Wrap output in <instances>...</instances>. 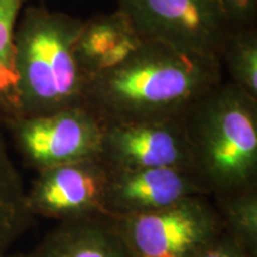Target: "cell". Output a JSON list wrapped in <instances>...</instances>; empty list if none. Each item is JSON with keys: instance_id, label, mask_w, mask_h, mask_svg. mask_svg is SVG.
I'll return each mask as SVG.
<instances>
[{"instance_id": "obj_8", "label": "cell", "mask_w": 257, "mask_h": 257, "mask_svg": "<svg viewBox=\"0 0 257 257\" xmlns=\"http://www.w3.org/2000/svg\"><path fill=\"white\" fill-rule=\"evenodd\" d=\"M100 159L111 170L192 169L184 115L104 124Z\"/></svg>"}, {"instance_id": "obj_6", "label": "cell", "mask_w": 257, "mask_h": 257, "mask_svg": "<svg viewBox=\"0 0 257 257\" xmlns=\"http://www.w3.org/2000/svg\"><path fill=\"white\" fill-rule=\"evenodd\" d=\"M146 41L219 56L230 25L212 0H115Z\"/></svg>"}, {"instance_id": "obj_17", "label": "cell", "mask_w": 257, "mask_h": 257, "mask_svg": "<svg viewBox=\"0 0 257 257\" xmlns=\"http://www.w3.org/2000/svg\"><path fill=\"white\" fill-rule=\"evenodd\" d=\"M198 257H251L223 231Z\"/></svg>"}, {"instance_id": "obj_18", "label": "cell", "mask_w": 257, "mask_h": 257, "mask_svg": "<svg viewBox=\"0 0 257 257\" xmlns=\"http://www.w3.org/2000/svg\"><path fill=\"white\" fill-rule=\"evenodd\" d=\"M0 257H30V253H23V252H16V253H12V252H8L6 255H3Z\"/></svg>"}, {"instance_id": "obj_14", "label": "cell", "mask_w": 257, "mask_h": 257, "mask_svg": "<svg viewBox=\"0 0 257 257\" xmlns=\"http://www.w3.org/2000/svg\"><path fill=\"white\" fill-rule=\"evenodd\" d=\"M221 68L229 81L257 99V27L230 28L221 44Z\"/></svg>"}, {"instance_id": "obj_15", "label": "cell", "mask_w": 257, "mask_h": 257, "mask_svg": "<svg viewBox=\"0 0 257 257\" xmlns=\"http://www.w3.org/2000/svg\"><path fill=\"white\" fill-rule=\"evenodd\" d=\"M211 199L225 232L248 255L257 257V186Z\"/></svg>"}, {"instance_id": "obj_12", "label": "cell", "mask_w": 257, "mask_h": 257, "mask_svg": "<svg viewBox=\"0 0 257 257\" xmlns=\"http://www.w3.org/2000/svg\"><path fill=\"white\" fill-rule=\"evenodd\" d=\"M36 217L27 200V187L0 128V256L10 252Z\"/></svg>"}, {"instance_id": "obj_4", "label": "cell", "mask_w": 257, "mask_h": 257, "mask_svg": "<svg viewBox=\"0 0 257 257\" xmlns=\"http://www.w3.org/2000/svg\"><path fill=\"white\" fill-rule=\"evenodd\" d=\"M131 257H198L223 232L208 195H195L149 213L112 218Z\"/></svg>"}, {"instance_id": "obj_9", "label": "cell", "mask_w": 257, "mask_h": 257, "mask_svg": "<svg viewBox=\"0 0 257 257\" xmlns=\"http://www.w3.org/2000/svg\"><path fill=\"white\" fill-rule=\"evenodd\" d=\"M195 195L208 194L192 169L159 167L112 170L107 210L111 218L149 213Z\"/></svg>"}, {"instance_id": "obj_16", "label": "cell", "mask_w": 257, "mask_h": 257, "mask_svg": "<svg viewBox=\"0 0 257 257\" xmlns=\"http://www.w3.org/2000/svg\"><path fill=\"white\" fill-rule=\"evenodd\" d=\"M230 28L253 27L257 22V0H212Z\"/></svg>"}, {"instance_id": "obj_1", "label": "cell", "mask_w": 257, "mask_h": 257, "mask_svg": "<svg viewBox=\"0 0 257 257\" xmlns=\"http://www.w3.org/2000/svg\"><path fill=\"white\" fill-rule=\"evenodd\" d=\"M223 80L218 57L144 41L119 66L88 80L83 106L102 125L181 117Z\"/></svg>"}, {"instance_id": "obj_11", "label": "cell", "mask_w": 257, "mask_h": 257, "mask_svg": "<svg viewBox=\"0 0 257 257\" xmlns=\"http://www.w3.org/2000/svg\"><path fill=\"white\" fill-rule=\"evenodd\" d=\"M30 257H131L112 218L59 221Z\"/></svg>"}, {"instance_id": "obj_2", "label": "cell", "mask_w": 257, "mask_h": 257, "mask_svg": "<svg viewBox=\"0 0 257 257\" xmlns=\"http://www.w3.org/2000/svg\"><path fill=\"white\" fill-rule=\"evenodd\" d=\"M192 170L210 197L257 186V99L229 80L184 114Z\"/></svg>"}, {"instance_id": "obj_13", "label": "cell", "mask_w": 257, "mask_h": 257, "mask_svg": "<svg viewBox=\"0 0 257 257\" xmlns=\"http://www.w3.org/2000/svg\"><path fill=\"white\" fill-rule=\"evenodd\" d=\"M27 0H0V124L21 117L15 67V32Z\"/></svg>"}, {"instance_id": "obj_5", "label": "cell", "mask_w": 257, "mask_h": 257, "mask_svg": "<svg viewBox=\"0 0 257 257\" xmlns=\"http://www.w3.org/2000/svg\"><path fill=\"white\" fill-rule=\"evenodd\" d=\"M19 156L35 172L100 159L102 124L85 106L6 123Z\"/></svg>"}, {"instance_id": "obj_10", "label": "cell", "mask_w": 257, "mask_h": 257, "mask_svg": "<svg viewBox=\"0 0 257 257\" xmlns=\"http://www.w3.org/2000/svg\"><path fill=\"white\" fill-rule=\"evenodd\" d=\"M146 41L119 10L82 21L74 54L86 83L115 68Z\"/></svg>"}, {"instance_id": "obj_7", "label": "cell", "mask_w": 257, "mask_h": 257, "mask_svg": "<svg viewBox=\"0 0 257 257\" xmlns=\"http://www.w3.org/2000/svg\"><path fill=\"white\" fill-rule=\"evenodd\" d=\"M111 173L101 159L38 172L27 187L29 208L35 217L59 221L111 218L107 210Z\"/></svg>"}, {"instance_id": "obj_3", "label": "cell", "mask_w": 257, "mask_h": 257, "mask_svg": "<svg viewBox=\"0 0 257 257\" xmlns=\"http://www.w3.org/2000/svg\"><path fill=\"white\" fill-rule=\"evenodd\" d=\"M82 19L46 6H27L15 32L21 117L83 106L86 79L74 44Z\"/></svg>"}]
</instances>
